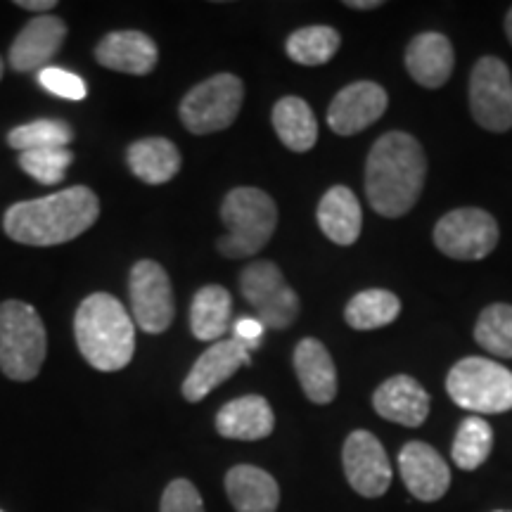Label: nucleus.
<instances>
[{
    "mask_svg": "<svg viewBox=\"0 0 512 512\" xmlns=\"http://www.w3.org/2000/svg\"><path fill=\"white\" fill-rule=\"evenodd\" d=\"M427 178V157L418 138L389 131L375 140L366 159V197L384 219H401L420 200Z\"/></svg>",
    "mask_w": 512,
    "mask_h": 512,
    "instance_id": "f257e3e1",
    "label": "nucleus"
},
{
    "mask_svg": "<svg viewBox=\"0 0 512 512\" xmlns=\"http://www.w3.org/2000/svg\"><path fill=\"white\" fill-rule=\"evenodd\" d=\"M98 216V195L86 185H74L41 200L12 204L5 211L3 228L19 245L55 247L86 233Z\"/></svg>",
    "mask_w": 512,
    "mask_h": 512,
    "instance_id": "f03ea898",
    "label": "nucleus"
},
{
    "mask_svg": "<svg viewBox=\"0 0 512 512\" xmlns=\"http://www.w3.org/2000/svg\"><path fill=\"white\" fill-rule=\"evenodd\" d=\"M74 337L88 366L100 373H117L136 354V325L117 297L88 294L74 316Z\"/></svg>",
    "mask_w": 512,
    "mask_h": 512,
    "instance_id": "7ed1b4c3",
    "label": "nucleus"
},
{
    "mask_svg": "<svg viewBox=\"0 0 512 512\" xmlns=\"http://www.w3.org/2000/svg\"><path fill=\"white\" fill-rule=\"evenodd\" d=\"M221 221L228 233L216 242L219 252L228 259H245L271 242L278 226V207L264 190L235 188L221 204Z\"/></svg>",
    "mask_w": 512,
    "mask_h": 512,
    "instance_id": "20e7f679",
    "label": "nucleus"
},
{
    "mask_svg": "<svg viewBox=\"0 0 512 512\" xmlns=\"http://www.w3.org/2000/svg\"><path fill=\"white\" fill-rule=\"evenodd\" d=\"M46 351V325L34 306L17 299L0 304V370L15 382L34 380Z\"/></svg>",
    "mask_w": 512,
    "mask_h": 512,
    "instance_id": "39448f33",
    "label": "nucleus"
},
{
    "mask_svg": "<svg viewBox=\"0 0 512 512\" xmlns=\"http://www.w3.org/2000/svg\"><path fill=\"white\" fill-rule=\"evenodd\" d=\"M446 392L475 415L512 411V370L484 356H467L448 370Z\"/></svg>",
    "mask_w": 512,
    "mask_h": 512,
    "instance_id": "423d86ee",
    "label": "nucleus"
},
{
    "mask_svg": "<svg viewBox=\"0 0 512 512\" xmlns=\"http://www.w3.org/2000/svg\"><path fill=\"white\" fill-rule=\"evenodd\" d=\"M245 102V83L235 74H216L197 83L181 100L178 114L183 126L195 136L226 131L235 124Z\"/></svg>",
    "mask_w": 512,
    "mask_h": 512,
    "instance_id": "0eeeda50",
    "label": "nucleus"
},
{
    "mask_svg": "<svg viewBox=\"0 0 512 512\" xmlns=\"http://www.w3.org/2000/svg\"><path fill=\"white\" fill-rule=\"evenodd\" d=\"M240 292L264 328L285 330L299 318L302 302L273 261H252L240 273Z\"/></svg>",
    "mask_w": 512,
    "mask_h": 512,
    "instance_id": "6e6552de",
    "label": "nucleus"
},
{
    "mask_svg": "<svg viewBox=\"0 0 512 512\" xmlns=\"http://www.w3.org/2000/svg\"><path fill=\"white\" fill-rule=\"evenodd\" d=\"M498 223L479 207L453 209L434 226V245L456 261H482L498 245Z\"/></svg>",
    "mask_w": 512,
    "mask_h": 512,
    "instance_id": "1a4fd4ad",
    "label": "nucleus"
},
{
    "mask_svg": "<svg viewBox=\"0 0 512 512\" xmlns=\"http://www.w3.org/2000/svg\"><path fill=\"white\" fill-rule=\"evenodd\" d=\"M470 114L491 133L512 128V76L508 64L486 55L470 74Z\"/></svg>",
    "mask_w": 512,
    "mask_h": 512,
    "instance_id": "9d476101",
    "label": "nucleus"
},
{
    "mask_svg": "<svg viewBox=\"0 0 512 512\" xmlns=\"http://www.w3.org/2000/svg\"><path fill=\"white\" fill-rule=\"evenodd\" d=\"M128 292H131L133 318L140 330L150 335H162L169 330L176 316L174 287L157 261L143 259L131 268Z\"/></svg>",
    "mask_w": 512,
    "mask_h": 512,
    "instance_id": "9b49d317",
    "label": "nucleus"
},
{
    "mask_svg": "<svg viewBox=\"0 0 512 512\" xmlns=\"http://www.w3.org/2000/svg\"><path fill=\"white\" fill-rule=\"evenodd\" d=\"M342 465L351 489L363 498H380L392 484V463L380 439L368 430L351 432L342 448Z\"/></svg>",
    "mask_w": 512,
    "mask_h": 512,
    "instance_id": "f8f14e48",
    "label": "nucleus"
},
{
    "mask_svg": "<svg viewBox=\"0 0 512 512\" xmlns=\"http://www.w3.org/2000/svg\"><path fill=\"white\" fill-rule=\"evenodd\" d=\"M387 91L375 81H354L344 86L328 107V126L337 136H356L387 112Z\"/></svg>",
    "mask_w": 512,
    "mask_h": 512,
    "instance_id": "ddd939ff",
    "label": "nucleus"
},
{
    "mask_svg": "<svg viewBox=\"0 0 512 512\" xmlns=\"http://www.w3.org/2000/svg\"><path fill=\"white\" fill-rule=\"evenodd\" d=\"M249 363H252L249 349L240 339L228 337L221 339V342H214L197 358L195 366L190 368L188 377L183 380L185 401L200 403L202 399H207L219 384L230 380L242 366H249Z\"/></svg>",
    "mask_w": 512,
    "mask_h": 512,
    "instance_id": "4468645a",
    "label": "nucleus"
},
{
    "mask_svg": "<svg viewBox=\"0 0 512 512\" xmlns=\"http://www.w3.org/2000/svg\"><path fill=\"white\" fill-rule=\"evenodd\" d=\"M399 472L406 489L422 503H434L451 486V467L439 456L437 448L425 441H408L399 453Z\"/></svg>",
    "mask_w": 512,
    "mask_h": 512,
    "instance_id": "2eb2a0df",
    "label": "nucleus"
},
{
    "mask_svg": "<svg viewBox=\"0 0 512 512\" xmlns=\"http://www.w3.org/2000/svg\"><path fill=\"white\" fill-rule=\"evenodd\" d=\"M67 38V24L60 17L41 15L19 31L10 48V67L15 72H36L46 69Z\"/></svg>",
    "mask_w": 512,
    "mask_h": 512,
    "instance_id": "dca6fc26",
    "label": "nucleus"
},
{
    "mask_svg": "<svg viewBox=\"0 0 512 512\" xmlns=\"http://www.w3.org/2000/svg\"><path fill=\"white\" fill-rule=\"evenodd\" d=\"M373 408L396 425L420 427L430 415V394L411 375H394L375 389Z\"/></svg>",
    "mask_w": 512,
    "mask_h": 512,
    "instance_id": "f3484780",
    "label": "nucleus"
},
{
    "mask_svg": "<svg viewBox=\"0 0 512 512\" xmlns=\"http://www.w3.org/2000/svg\"><path fill=\"white\" fill-rule=\"evenodd\" d=\"M157 43L143 31H112L95 48V60L112 72L145 76L157 67Z\"/></svg>",
    "mask_w": 512,
    "mask_h": 512,
    "instance_id": "a211bd4d",
    "label": "nucleus"
},
{
    "mask_svg": "<svg viewBox=\"0 0 512 512\" xmlns=\"http://www.w3.org/2000/svg\"><path fill=\"white\" fill-rule=\"evenodd\" d=\"M456 55L448 36L439 31H422L408 43L406 69L418 86L441 88L451 79Z\"/></svg>",
    "mask_w": 512,
    "mask_h": 512,
    "instance_id": "6ab92c4d",
    "label": "nucleus"
},
{
    "mask_svg": "<svg viewBox=\"0 0 512 512\" xmlns=\"http://www.w3.org/2000/svg\"><path fill=\"white\" fill-rule=\"evenodd\" d=\"M275 415L271 403L259 394H247L228 401L216 413V432L223 439L235 441H261L271 437Z\"/></svg>",
    "mask_w": 512,
    "mask_h": 512,
    "instance_id": "aec40b11",
    "label": "nucleus"
},
{
    "mask_svg": "<svg viewBox=\"0 0 512 512\" xmlns=\"http://www.w3.org/2000/svg\"><path fill=\"white\" fill-rule=\"evenodd\" d=\"M294 373L302 384L306 399L313 403L335 401L337 396V368L330 351L316 337H304L294 349Z\"/></svg>",
    "mask_w": 512,
    "mask_h": 512,
    "instance_id": "412c9836",
    "label": "nucleus"
},
{
    "mask_svg": "<svg viewBox=\"0 0 512 512\" xmlns=\"http://www.w3.org/2000/svg\"><path fill=\"white\" fill-rule=\"evenodd\" d=\"M318 228L335 245L349 247L361 238L363 211L358 197L347 185H332L318 202Z\"/></svg>",
    "mask_w": 512,
    "mask_h": 512,
    "instance_id": "4be33fe9",
    "label": "nucleus"
},
{
    "mask_svg": "<svg viewBox=\"0 0 512 512\" xmlns=\"http://www.w3.org/2000/svg\"><path fill=\"white\" fill-rule=\"evenodd\" d=\"M226 494L235 512H275L280 505L278 482L256 465L230 467Z\"/></svg>",
    "mask_w": 512,
    "mask_h": 512,
    "instance_id": "5701e85b",
    "label": "nucleus"
},
{
    "mask_svg": "<svg viewBox=\"0 0 512 512\" xmlns=\"http://www.w3.org/2000/svg\"><path fill=\"white\" fill-rule=\"evenodd\" d=\"M131 174L147 185L169 183L181 171V152L166 138H143L126 152Z\"/></svg>",
    "mask_w": 512,
    "mask_h": 512,
    "instance_id": "b1692460",
    "label": "nucleus"
},
{
    "mask_svg": "<svg viewBox=\"0 0 512 512\" xmlns=\"http://www.w3.org/2000/svg\"><path fill=\"white\" fill-rule=\"evenodd\" d=\"M273 128L280 143L292 152H309L318 143V119L302 98H280L273 107Z\"/></svg>",
    "mask_w": 512,
    "mask_h": 512,
    "instance_id": "393cba45",
    "label": "nucleus"
},
{
    "mask_svg": "<svg viewBox=\"0 0 512 512\" xmlns=\"http://www.w3.org/2000/svg\"><path fill=\"white\" fill-rule=\"evenodd\" d=\"M233 299L221 285H207L197 290L190 306V330L200 342H221L228 332Z\"/></svg>",
    "mask_w": 512,
    "mask_h": 512,
    "instance_id": "a878e982",
    "label": "nucleus"
},
{
    "mask_svg": "<svg viewBox=\"0 0 512 512\" xmlns=\"http://www.w3.org/2000/svg\"><path fill=\"white\" fill-rule=\"evenodd\" d=\"M401 313V299L389 290H363L349 299L344 320L349 328L368 332L394 323Z\"/></svg>",
    "mask_w": 512,
    "mask_h": 512,
    "instance_id": "bb28decb",
    "label": "nucleus"
},
{
    "mask_svg": "<svg viewBox=\"0 0 512 512\" xmlns=\"http://www.w3.org/2000/svg\"><path fill=\"white\" fill-rule=\"evenodd\" d=\"M339 46H342V38H339L337 29L325 27V24L292 31L285 41V50L290 55V60L304 64V67L328 64L337 55Z\"/></svg>",
    "mask_w": 512,
    "mask_h": 512,
    "instance_id": "cd10ccee",
    "label": "nucleus"
},
{
    "mask_svg": "<svg viewBox=\"0 0 512 512\" xmlns=\"http://www.w3.org/2000/svg\"><path fill=\"white\" fill-rule=\"evenodd\" d=\"M494 448V430L484 418L479 415H467V418L458 425L456 439H453L451 456L456 460L460 470H477L482 467L491 456Z\"/></svg>",
    "mask_w": 512,
    "mask_h": 512,
    "instance_id": "c85d7f7f",
    "label": "nucleus"
},
{
    "mask_svg": "<svg viewBox=\"0 0 512 512\" xmlns=\"http://www.w3.org/2000/svg\"><path fill=\"white\" fill-rule=\"evenodd\" d=\"M475 342L491 356L512 358V306L491 304L479 313Z\"/></svg>",
    "mask_w": 512,
    "mask_h": 512,
    "instance_id": "c756f323",
    "label": "nucleus"
},
{
    "mask_svg": "<svg viewBox=\"0 0 512 512\" xmlns=\"http://www.w3.org/2000/svg\"><path fill=\"white\" fill-rule=\"evenodd\" d=\"M74 131L67 121L38 119L31 124L17 126L8 133V145L17 152L43 150V147H69Z\"/></svg>",
    "mask_w": 512,
    "mask_h": 512,
    "instance_id": "7c9ffc66",
    "label": "nucleus"
},
{
    "mask_svg": "<svg viewBox=\"0 0 512 512\" xmlns=\"http://www.w3.org/2000/svg\"><path fill=\"white\" fill-rule=\"evenodd\" d=\"M74 162V152L69 147H43V150L19 152V166L24 174L36 178L43 185L60 183Z\"/></svg>",
    "mask_w": 512,
    "mask_h": 512,
    "instance_id": "2f4dec72",
    "label": "nucleus"
},
{
    "mask_svg": "<svg viewBox=\"0 0 512 512\" xmlns=\"http://www.w3.org/2000/svg\"><path fill=\"white\" fill-rule=\"evenodd\" d=\"M159 512H204L200 491L190 479H174L166 484Z\"/></svg>",
    "mask_w": 512,
    "mask_h": 512,
    "instance_id": "473e14b6",
    "label": "nucleus"
},
{
    "mask_svg": "<svg viewBox=\"0 0 512 512\" xmlns=\"http://www.w3.org/2000/svg\"><path fill=\"white\" fill-rule=\"evenodd\" d=\"M38 81L46 91L60 95L64 100H83L86 98V83H83L81 76L72 72H64V69L57 67H46L41 74H38Z\"/></svg>",
    "mask_w": 512,
    "mask_h": 512,
    "instance_id": "72a5a7b5",
    "label": "nucleus"
},
{
    "mask_svg": "<svg viewBox=\"0 0 512 512\" xmlns=\"http://www.w3.org/2000/svg\"><path fill=\"white\" fill-rule=\"evenodd\" d=\"M264 330V323L259 318H240L233 328V337L240 339L242 344H247L249 351H254L261 344Z\"/></svg>",
    "mask_w": 512,
    "mask_h": 512,
    "instance_id": "f704fd0d",
    "label": "nucleus"
},
{
    "mask_svg": "<svg viewBox=\"0 0 512 512\" xmlns=\"http://www.w3.org/2000/svg\"><path fill=\"white\" fill-rule=\"evenodd\" d=\"M17 5L22 10H31V12H43V10H53L55 0H17Z\"/></svg>",
    "mask_w": 512,
    "mask_h": 512,
    "instance_id": "c9c22d12",
    "label": "nucleus"
},
{
    "mask_svg": "<svg viewBox=\"0 0 512 512\" xmlns=\"http://www.w3.org/2000/svg\"><path fill=\"white\" fill-rule=\"evenodd\" d=\"M347 8H354V10H375L380 8L382 0H347Z\"/></svg>",
    "mask_w": 512,
    "mask_h": 512,
    "instance_id": "e433bc0d",
    "label": "nucleus"
},
{
    "mask_svg": "<svg viewBox=\"0 0 512 512\" xmlns=\"http://www.w3.org/2000/svg\"><path fill=\"white\" fill-rule=\"evenodd\" d=\"M505 34H508V41L512 43V8L508 10V15H505Z\"/></svg>",
    "mask_w": 512,
    "mask_h": 512,
    "instance_id": "4c0bfd02",
    "label": "nucleus"
},
{
    "mask_svg": "<svg viewBox=\"0 0 512 512\" xmlns=\"http://www.w3.org/2000/svg\"><path fill=\"white\" fill-rule=\"evenodd\" d=\"M3 69H5L3 67V60H0V79H3Z\"/></svg>",
    "mask_w": 512,
    "mask_h": 512,
    "instance_id": "58836bf2",
    "label": "nucleus"
},
{
    "mask_svg": "<svg viewBox=\"0 0 512 512\" xmlns=\"http://www.w3.org/2000/svg\"><path fill=\"white\" fill-rule=\"evenodd\" d=\"M496 512H512V510H496Z\"/></svg>",
    "mask_w": 512,
    "mask_h": 512,
    "instance_id": "ea45409f",
    "label": "nucleus"
},
{
    "mask_svg": "<svg viewBox=\"0 0 512 512\" xmlns=\"http://www.w3.org/2000/svg\"><path fill=\"white\" fill-rule=\"evenodd\" d=\"M0 512H3V510H0Z\"/></svg>",
    "mask_w": 512,
    "mask_h": 512,
    "instance_id": "a19ab883",
    "label": "nucleus"
}]
</instances>
